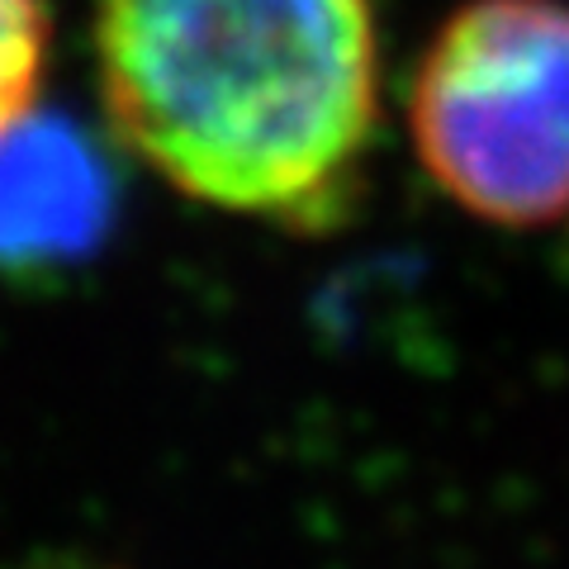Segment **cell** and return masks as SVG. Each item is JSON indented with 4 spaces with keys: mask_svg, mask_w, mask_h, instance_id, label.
<instances>
[{
    "mask_svg": "<svg viewBox=\"0 0 569 569\" xmlns=\"http://www.w3.org/2000/svg\"><path fill=\"white\" fill-rule=\"evenodd\" d=\"M48 6L43 0H0V133L24 119L48 67Z\"/></svg>",
    "mask_w": 569,
    "mask_h": 569,
    "instance_id": "cell-4",
    "label": "cell"
},
{
    "mask_svg": "<svg viewBox=\"0 0 569 569\" xmlns=\"http://www.w3.org/2000/svg\"><path fill=\"white\" fill-rule=\"evenodd\" d=\"M100 100L171 190L276 223H323L380 119L370 0H100Z\"/></svg>",
    "mask_w": 569,
    "mask_h": 569,
    "instance_id": "cell-1",
    "label": "cell"
},
{
    "mask_svg": "<svg viewBox=\"0 0 569 569\" xmlns=\"http://www.w3.org/2000/svg\"><path fill=\"white\" fill-rule=\"evenodd\" d=\"M408 133L441 194L498 228L569 219V6L470 0L408 81Z\"/></svg>",
    "mask_w": 569,
    "mask_h": 569,
    "instance_id": "cell-2",
    "label": "cell"
},
{
    "mask_svg": "<svg viewBox=\"0 0 569 569\" xmlns=\"http://www.w3.org/2000/svg\"><path fill=\"white\" fill-rule=\"evenodd\" d=\"M114 209L110 157L71 119L29 110L0 133V276H52L91 261Z\"/></svg>",
    "mask_w": 569,
    "mask_h": 569,
    "instance_id": "cell-3",
    "label": "cell"
}]
</instances>
